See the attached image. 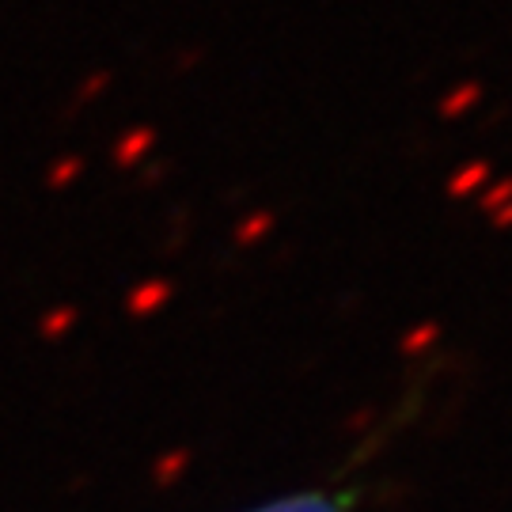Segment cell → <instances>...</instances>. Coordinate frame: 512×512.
<instances>
[{"label": "cell", "mask_w": 512, "mask_h": 512, "mask_svg": "<svg viewBox=\"0 0 512 512\" xmlns=\"http://www.w3.org/2000/svg\"><path fill=\"white\" fill-rule=\"evenodd\" d=\"M486 183H490V164H486V160H471V164H463L456 175L448 179V198H456V202L459 198H471V194H478Z\"/></svg>", "instance_id": "obj_1"}, {"label": "cell", "mask_w": 512, "mask_h": 512, "mask_svg": "<svg viewBox=\"0 0 512 512\" xmlns=\"http://www.w3.org/2000/svg\"><path fill=\"white\" fill-rule=\"evenodd\" d=\"M490 220H494L497 232H509V228H512V202H509V205H501L497 213H490Z\"/></svg>", "instance_id": "obj_7"}, {"label": "cell", "mask_w": 512, "mask_h": 512, "mask_svg": "<svg viewBox=\"0 0 512 512\" xmlns=\"http://www.w3.org/2000/svg\"><path fill=\"white\" fill-rule=\"evenodd\" d=\"M440 338V327L433 323V319H425V323H418V327H410L406 330V338H403V353H425V349L433 346Z\"/></svg>", "instance_id": "obj_4"}, {"label": "cell", "mask_w": 512, "mask_h": 512, "mask_svg": "<svg viewBox=\"0 0 512 512\" xmlns=\"http://www.w3.org/2000/svg\"><path fill=\"white\" fill-rule=\"evenodd\" d=\"M509 202H512V175L509 179H497L490 190L478 194V209H482V213H497L501 205H509Z\"/></svg>", "instance_id": "obj_5"}, {"label": "cell", "mask_w": 512, "mask_h": 512, "mask_svg": "<svg viewBox=\"0 0 512 512\" xmlns=\"http://www.w3.org/2000/svg\"><path fill=\"white\" fill-rule=\"evenodd\" d=\"M482 103V84L478 80H463L456 84L452 92L440 99V118H459V114H467V110H475Z\"/></svg>", "instance_id": "obj_2"}, {"label": "cell", "mask_w": 512, "mask_h": 512, "mask_svg": "<svg viewBox=\"0 0 512 512\" xmlns=\"http://www.w3.org/2000/svg\"><path fill=\"white\" fill-rule=\"evenodd\" d=\"M270 224H274L270 213H255V217L239 228V243H255V239H262L266 232H270Z\"/></svg>", "instance_id": "obj_6"}, {"label": "cell", "mask_w": 512, "mask_h": 512, "mask_svg": "<svg viewBox=\"0 0 512 512\" xmlns=\"http://www.w3.org/2000/svg\"><path fill=\"white\" fill-rule=\"evenodd\" d=\"M255 512H346V505L327 494H300V497H289V501H277L270 509H255Z\"/></svg>", "instance_id": "obj_3"}]
</instances>
